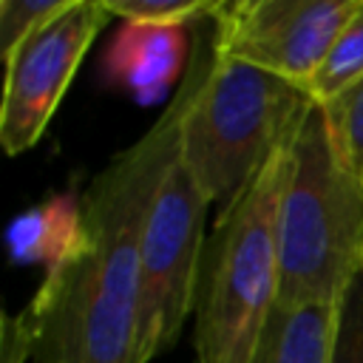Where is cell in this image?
I'll list each match as a JSON object with an SVG mask.
<instances>
[{"label":"cell","instance_id":"cell-4","mask_svg":"<svg viewBox=\"0 0 363 363\" xmlns=\"http://www.w3.org/2000/svg\"><path fill=\"white\" fill-rule=\"evenodd\" d=\"M315 108L312 96L269 71L221 57L187 111L179 156L210 204H230L292 142Z\"/></svg>","mask_w":363,"mask_h":363},{"label":"cell","instance_id":"cell-14","mask_svg":"<svg viewBox=\"0 0 363 363\" xmlns=\"http://www.w3.org/2000/svg\"><path fill=\"white\" fill-rule=\"evenodd\" d=\"M74 0H0V51L9 57L40 26L62 14Z\"/></svg>","mask_w":363,"mask_h":363},{"label":"cell","instance_id":"cell-10","mask_svg":"<svg viewBox=\"0 0 363 363\" xmlns=\"http://www.w3.org/2000/svg\"><path fill=\"white\" fill-rule=\"evenodd\" d=\"M82 227V204L71 196L48 199L28 213H20L9 227V252L17 264L48 261L54 264L60 255L71 250L79 238Z\"/></svg>","mask_w":363,"mask_h":363},{"label":"cell","instance_id":"cell-13","mask_svg":"<svg viewBox=\"0 0 363 363\" xmlns=\"http://www.w3.org/2000/svg\"><path fill=\"white\" fill-rule=\"evenodd\" d=\"M340 159L363 179V82L320 108Z\"/></svg>","mask_w":363,"mask_h":363},{"label":"cell","instance_id":"cell-6","mask_svg":"<svg viewBox=\"0 0 363 363\" xmlns=\"http://www.w3.org/2000/svg\"><path fill=\"white\" fill-rule=\"evenodd\" d=\"M111 20L105 0H74L23 40L6 62L0 142L9 156L31 150L57 113L94 37Z\"/></svg>","mask_w":363,"mask_h":363},{"label":"cell","instance_id":"cell-12","mask_svg":"<svg viewBox=\"0 0 363 363\" xmlns=\"http://www.w3.org/2000/svg\"><path fill=\"white\" fill-rule=\"evenodd\" d=\"M111 17L125 26L142 28H193L199 20L210 17L218 3L213 0H105Z\"/></svg>","mask_w":363,"mask_h":363},{"label":"cell","instance_id":"cell-1","mask_svg":"<svg viewBox=\"0 0 363 363\" xmlns=\"http://www.w3.org/2000/svg\"><path fill=\"white\" fill-rule=\"evenodd\" d=\"M216 60V11L193 26L190 62L159 119L91 179L79 238L48 264L31 303L11 323L34 363H133L142 235L182 128ZM9 335V332H6ZM11 337V335H9Z\"/></svg>","mask_w":363,"mask_h":363},{"label":"cell","instance_id":"cell-7","mask_svg":"<svg viewBox=\"0 0 363 363\" xmlns=\"http://www.w3.org/2000/svg\"><path fill=\"white\" fill-rule=\"evenodd\" d=\"M363 0H241L218 3L216 48L306 91L335 37Z\"/></svg>","mask_w":363,"mask_h":363},{"label":"cell","instance_id":"cell-3","mask_svg":"<svg viewBox=\"0 0 363 363\" xmlns=\"http://www.w3.org/2000/svg\"><path fill=\"white\" fill-rule=\"evenodd\" d=\"M278 247L281 303H340L363 272V179L340 159L318 105L292 142Z\"/></svg>","mask_w":363,"mask_h":363},{"label":"cell","instance_id":"cell-5","mask_svg":"<svg viewBox=\"0 0 363 363\" xmlns=\"http://www.w3.org/2000/svg\"><path fill=\"white\" fill-rule=\"evenodd\" d=\"M213 204L182 156L164 173L153 199L139 261V326L136 360L150 363L176 343L184 320L196 312L204 255V216Z\"/></svg>","mask_w":363,"mask_h":363},{"label":"cell","instance_id":"cell-11","mask_svg":"<svg viewBox=\"0 0 363 363\" xmlns=\"http://www.w3.org/2000/svg\"><path fill=\"white\" fill-rule=\"evenodd\" d=\"M357 82H363V3L335 37L318 74L309 79L306 94L318 108H323L340 99Z\"/></svg>","mask_w":363,"mask_h":363},{"label":"cell","instance_id":"cell-15","mask_svg":"<svg viewBox=\"0 0 363 363\" xmlns=\"http://www.w3.org/2000/svg\"><path fill=\"white\" fill-rule=\"evenodd\" d=\"M332 363H363V272L340 298Z\"/></svg>","mask_w":363,"mask_h":363},{"label":"cell","instance_id":"cell-9","mask_svg":"<svg viewBox=\"0 0 363 363\" xmlns=\"http://www.w3.org/2000/svg\"><path fill=\"white\" fill-rule=\"evenodd\" d=\"M193 28H142L128 26L116 40V74L136 91L167 85L190 62Z\"/></svg>","mask_w":363,"mask_h":363},{"label":"cell","instance_id":"cell-2","mask_svg":"<svg viewBox=\"0 0 363 363\" xmlns=\"http://www.w3.org/2000/svg\"><path fill=\"white\" fill-rule=\"evenodd\" d=\"M295 142V139H292ZM292 142L218 213L204 241L196 292V363H250L281 289V201Z\"/></svg>","mask_w":363,"mask_h":363},{"label":"cell","instance_id":"cell-8","mask_svg":"<svg viewBox=\"0 0 363 363\" xmlns=\"http://www.w3.org/2000/svg\"><path fill=\"white\" fill-rule=\"evenodd\" d=\"M340 303H281L264 320L250 363H332Z\"/></svg>","mask_w":363,"mask_h":363}]
</instances>
